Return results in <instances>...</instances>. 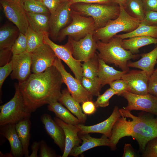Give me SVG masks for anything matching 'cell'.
Here are the masks:
<instances>
[{
    "label": "cell",
    "mask_w": 157,
    "mask_h": 157,
    "mask_svg": "<svg viewBox=\"0 0 157 157\" xmlns=\"http://www.w3.org/2000/svg\"><path fill=\"white\" fill-rule=\"evenodd\" d=\"M63 83L60 72L53 66L42 73L31 74L18 86L26 108L32 113L44 105L58 101Z\"/></svg>",
    "instance_id": "cell-1"
},
{
    "label": "cell",
    "mask_w": 157,
    "mask_h": 157,
    "mask_svg": "<svg viewBox=\"0 0 157 157\" xmlns=\"http://www.w3.org/2000/svg\"><path fill=\"white\" fill-rule=\"evenodd\" d=\"M119 110L121 116L113 127L109 147L115 150L121 139L131 136L137 141L142 152L148 142L157 137V118L141 114L135 116L123 108Z\"/></svg>",
    "instance_id": "cell-2"
},
{
    "label": "cell",
    "mask_w": 157,
    "mask_h": 157,
    "mask_svg": "<svg viewBox=\"0 0 157 157\" xmlns=\"http://www.w3.org/2000/svg\"><path fill=\"white\" fill-rule=\"evenodd\" d=\"M122 39L115 36L107 42L100 40L97 41V54L100 59L106 64H113L122 71L128 72L129 60L136 59L139 55L133 54L122 47Z\"/></svg>",
    "instance_id": "cell-3"
},
{
    "label": "cell",
    "mask_w": 157,
    "mask_h": 157,
    "mask_svg": "<svg viewBox=\"0 0 157 157\" xmlns=\"http://www.w3.org/2000/svg\"><path fill=\"white\" fill-rule=\"evenodd\" d=\"M71 7L72 10L82 15L92 17L94 22L95 30L117 18L120 12V6L117 3H77L72 5Z\"/></svg>",
    "instance_id": "cell-4"
},
{
    "label": "cell",
    "mask_w": 157,
    "mask_h": 157,
    "mask_svg": "<svg viewBox=\"0 0 157 157\" xmlns=\"http://www.w3.org/2000/svg\"><path fill=\"white\" fill-rule=\"evenodd\" d=\"M119 6L120 13L117 18L110 21L104 27L94 31L93 36L96 41L107 42L117 33L131 32L139 26L140 21L130 16L123 6Z\"/></svg>",
    "instance_id": "cell-5"
},
{
    "label": "cell",
    "mask_w": 157,
    "mask_h": 157,
    "mask_svg": "<svg viewBox=\"0 0 157 157\" xmlns=\"http://www.w3.org/2000/svg\"><path fill=\"white\" fill-rule=\"evenodd\" d=\"M15 92L13 98L0 106V125L15 124L24 119L30 118L31 113L26 108L18 84L15 85Z\"/></svg>",
    "instance_id": "cell-6"
},
{
    "label": "cell",
    "mask_w": 157,
    "mask_h": 157,
    "mask_svg": "<svg viewBox=\"0 0 157 157\" xmlns=\"http://www.w3.org/2000/svg\"><path fill=\"white\" fill-rule=\"evenodd\" d=\"M71 22L59 32L56 41L61 42L66 36L78 41L95 31L94 22L91 17L82 15L72 10Z\"/></svg>",
    "instance_id": "cell-7"
},
{
    "label": "cell",
    "mask_w": 157,
    "mask_h": 157,
    "mask_svg": "<svg viewBox=\"0 0 157 157\" xmlns=\"http://www.w3.org/2000/svg\"><path fill=\"white\" fill-rule=\"evenodd\" d=\"M97 41L93 34H89L78 41L68 37L66 44L70 49L74 58L80 62L86 61L96 53Z\"/></svg>",
    "instance_id": "cell-8"
},
{
    "label": "cell",
    "mask_w": 157,
    "mask_h": 157,
    "mask_svg": "<svg viewBox=\"0 0 157 157\" xmlns=\"http://www.w3.org/2000/svg\"><path fill=\"white\" fill-rule=\"evenodd\" d=\"M54 66L60 72L63 83L75 100L80 103L92 100L93 95L84 88L80 81L66 70L61 60L57 57Z\"/></svg>",
    "instance_id": "cell-9"
},
{
    "label": "cell",
    "mask_w": 157,
    "mask_h": 157,
    "mask_svg": "<svg viewBox=\"0 0 157 157\" xmlns=\"http://www.w3.org/2000/svg\"><path fill=\"white\" fill-rule=\"evenodd\" d=\"M6 16L24 34L29 26L21 0H0Z\"/></svg>",
    "instance_id": "cell-10"
},
{
    "label": "cell",
    "mask_w": 157,
    "mask_h": 157,
    "mask_svg": "<svg viewBox=\"0 0 157 157\" xmlns=\"http://www.w3.org/2000/svg\"><path fill=\"white\" fill-rule=\"evenodd\" d=\"M44 42L51 47L58 58L67 65L75 78L81 83L83 77L82 64L74 58L67 45L66 44L59 45L55 43L49 38V33L44 34Z\"/></svg>",
    "instance_id": "cell-11"
},
{
    "label": "cell",
    "mask_w": 157,
    "mask_h": 157,
    "mask_svg": "<svg viewBox=\"0 0 157 157\" xmlns=\"http://www.w3.org/2000/svg\"><path fill=\"white\" fill-rule=\"evenodd\" d=\"M127 101L128 104L123 108L131 111L140 110L157 115V97L149 93L143 95L126 92L120 95Z\"/></svg>",
    "instance_id": "cell-12"
},
{
    "label": "cell",
    "mask_w": 157,
    "mask_h": 157,
    "mask_svg": "<svg viewBox=\"0 0 157 157\" xmlns=\"http://www.w3.org/2000/svg\"><path fill=\"white\" fill-rule=\"evenodd\" d=\"M31 71L33 74H39L54 66L57 57L53 50L45 43L31 53Z\"/></svg>",
    "instance_id": "cell-13"
},
{
    "label": "cell",
    "mask_w": 157,
    "mask_h": 157,
    "mask_svg": "<svg viewBox=\"0 0 157 157\" xmlns=\"http://www.w3.org/2000/svg\"><path fill=\"white\" fill-rule=\"evenodd\" d=\"M71 6L68 1L61 2L56 11L50 15L49 34L54 40L56 41L60 31L72 20Z\"/></svg>",
    "instance_id": "cell-14"
},
{
    "label": "cell",
    "mask_w": 157,
    "mask_h": 157,
    "mask_svg": "<svg viewBox=\"0 0 157 157\" xmlns=\"http://www.w3.org/2000/svg\"><path fill=\"white\" fill-rule=\"evenodd\" d=\"M11 60L12 63L11 78L17 79L19 83L26 81L31 74V53L26 51L20 54L12 55Z\"/></svg>",
    "instance_id": "cell-15"
},
{
    "label": "cell",
    "mask_w": 157,
    "mask_h": 157,
    "mask_svg": "<svg viewBox=\"0 0 157 157\" xmlns=\"http://www.w3.org/2000/svg\"><path fill=\"white\" fill-rule=\"evenodd\" d=\"M149 76L144 71L131 70L125 73L121 79L125 81L130 89L129 92L139 95L149 93L148 84Z\"/></svg>",
    "instance_id": "cell-16"
},
{
    "label": "cell",
    "mask_w": 157,
    "mask_h": 157,
    "mask_svg": "<svg viewBox=\"0 0 157 157\" xmlns=\"http://www.w3.org/2000/svg\"><path fill=\"white\" fill-rule=\"evenodd\" d=\"M121 116L119 108L116 106L110 116L103 122L91 126H85L82 124L76 125L80 129L79 133H98L102 134L109 138L114 125Z\"/></svg>",
    "instance_id": "cell-17"
},
{
    "label": "cell",
    "mask_w": 157,
    "mask_h": 157,
    "mask_svg": "<svg viewBox=\"0 0 157 157\" xmlns=\"http://www.w3.org/2000/svg\"><path fill=\"white\" fill-rule=\"evenodd\" d=\"M56 123L63 129L65 135V144L62 157H67L74 147L79 145L81 140L78 136L80 129L76 125L65 123L57 117L54 118Z\"/></svg>",
    "instance_id": "cell-18"
},
{
    "label": "cell",
    "mask_w": 157,
    "mask_h": 157,
    "mask_svg": "<svg viewBox=\"0 0 157 157\" xmlns=\"http://www.w3.org/2000/svg\"><path fill=\"white\" fill-rule=\"evenodd\" d=\"M79 136L82 140L81 145L74 147L71 151L69 156H78L83 152L93 148L101 146L110 147L109 138L104 135L100 138L91 136L89 133H78Z\"/></svg>",
    "instance_id": "cell-19"
},
{
    "label": "cell",
    "mask_w": 157,
    "mask_h": 157,
    "mask_svg": "<svg viewBox=\"0 0 157 157\" xmlns=\"http://www.w3.org/2000/svg\"><path fill=\"white\" fill-rule=\"evenodd\" d=\"M40 119L47 134L63 152L65 140V134L62 128L48 114H43L41 117Z\"/></svg>",
    "instance_id": "cell-20"
},
{
    "label": "cell",
    "mask_w": 157,
    "mask_h": 157,
    "mask_svg": "<svg viewBox=\"0 0 157 157\" xmlns=\"http://www.w3.org/2000/svg\"><path fill=\"white\" fill-rule=\"evenodd\" d=\"M0 133L10 143L11 148L10 153L12 157H21L24 155L22 146L17 134L15 124H9L0 126Z\"/></svg>",
    "instance_id": "cell-21"
},
{
    "label": "cell",
    "mask_w": 157,
    "mask_h": 157,
    "mask_svg": "<svg viewBox=\"0 0 157 157\" xmlns=\"http://www.w3.org/2000/svg\"><path fill=\"white\" fill-rule=\"evenodd\" d=\"M141 58L139 60L132 62L128 61L129 67L137 68L144 71L150 76L154 70L157 63V46L151 51L141 54Z\"/></svg>",
    "instance_id": "cell-22"
},
{
    "label": "cell",
    "mask_w": 157,
    "mask_h": 157,
    "mask_svg": "<svg viewBox=\"0 0 157 157\" xmlns=\"http://www.w3.org/2000/svg\"><path fill=\"white\" fill-rule=\"evenodd\" d=\"M58 101L74 115L81 124L85 122L87 119L86 115L83 112L80 103L74 99L67 88L62 90Z\"/></svg>",
    "instance_id": "cell-23"
},
{
    "label": "cell",
    "mask_w": 157,
    "mask_h": 157,
    "mask_svg": "<svg viewBox=\"0 0 157 157\" xmlns=\"http://www.w3.org/2000/svg\"><path fill=\"white\" fill-rule=\"evenodd\" d=\"M99 63L98 77L102 87L106 84H109L115 80L121 79L127 72L117 70L99 58Z\"/></svg>",
    "instance_id": "cell-24"
},
{
    "label": "cell",
    "mask_w": 157,
    "mask_h": 157,
    "mask_svg": "<svg viewBox=\"0 0 157 157\" xmlns=\"http://www.w3.org/2000/svg\"><path fill=\"white\" fill-rule=\"evenodd\" d=\"M26 13L29 26L33 31L43 34H49L50 14L32 13L26 11Z\"/></svg>",
    "instance_id": "cell-25"
},
{
    "label": "cell",
    "mask_w": 157,
    "mask_h": 157,
    "mask_svg": "<svg viewBox=\"0 0 157 157\" xmlns=\"http://www.w3.org/2000/svg\"><path fill=\"white\" fill-rule=\"evenodd\" d=\"M156 44L157 38L149 36H138L123 39L122 44L124 48L135 54L139 53V49L141 47Z\"/></svg>",
    "instance_id": "cell-26"
},
{
    "label": "cell",
    "mask_w": 157,
    "mask_h": 157,
    "mask_svg": "<svg viewBox=\"0 0 157 157\" xmlns=\"http://www.w3.org/2000/svg\"><path fill=\"white\" fill-rule=\"evenodd\" d=\"M19 33L16 26L6 24L2 26L0 28V50L11 49Z\"/></svg>",
    "instance_id": "cell-27"
},
{
    "label": "cell",
    "mask_w": 157,
    "mask_h": 157,
    "mask_svg": "<svg viewBox=\"0 0 157 157\" xmlns=\"http://www.w3.org/2000/svg\"><path fill=\"white\" fill-rule=\"evenodd\" d=\"M29 118L22 120L15 124V128L22 143L25 157H29L28 147L30 138L31 122Z\"/></svg>",
    "instance_id": "cell-28"
},
{
    "label": "cell",
    "mask_w": 157,
    "mask_h": 157,
    "mask_svg": "<svg viewBox=\"0 0 157 157\" xmlns=\"http://www.w3.org/2000/svg\"><path fill=\"white\" fill-rule=\"evenodd\" d=\"M47 108L48 110L53 112L56 117L65 123L74 125L81 124L78 118L58 101L48 104Z\"/></svg>",
    "instance_id": "cell-29"
},
{
    "label": "cell",
    "mask_w": 157,
    "mask_h": 157,
    "mask_svg": "<svg viewBox=\"0 0 157 157\" xmlns=\"http://www.w3.org/2000/svg\"><path fill=\"white\" fill-rule=\"evenodd\" d=\"M115 36L122 39L138 36H149L157 38V26L145 25L140 23L139 26L132 31Z\"/></svg>",
    "instance_id": "cell-30"
},
{
    "label": "cell",
    "mask_w": 157,
    "mask_h": 157,
    "mask_svg": "<svg viewBox=\"0 0 157 157\" xmlns=\"http://www.w3.org/2000/svg\"><path fill=\"white\" fill-rule=\"evenodd\" d=\"M124 7L131 16L140 22L144 19L145 11L142 0H126Z\"/></svg>",
    "instance_id": "cell-31"
},
{
    "label": "cell",
    "mask_w": 157,
    "mask_h": 157,
    "mask_svg": "<svg viewBox=\"0 0 157 157\" xmlns=\"http://www.w3.org/2000/svg\"><path fill=\"white\" fill-rule=\"evenodd\" d=\"M83 77L93 78L98 77L99 67V58L97 53L82 64Z\"/></svg>",
    "instance_id": "cell-32"
},
{
    "label": "cell",
    "mask_w": 157,
    "mask_h": 157,
    "mask_svg": "<svg viewBox=\"0 0 157 157\" xmlns=\"http://www.w3.org/2000/svg\"><path fill=\"white\" fill-rule=\"evenodd\" d=\"M27 39V51L31 53L44 42V34L33 31L29 26L25 34Z\"/></svg>",
    "instance_id": "cell-33"
},
{
    "label": "cell",
    "mask_w": 157,
    "mask_h": 157,
    "mask_svg": "<svg viewBox=\"0 0 157 157\" xmlns=\"http://www.w3.org/2000/svg\"><path fill=\"white\" fill-rule=\"evenodd\" d=\"M25 10L27 12L50 14L42 1L36 0H21Z\"/></svg>",
    "instance_id": "cell-34"
},
{
    "label": "cell",
    "mask_w": 157,
    "mask_h": 157,
    "mask_svg": "<svg viewBox=\"0 0 157 157\" xmlns=\"http://www.w3.org/2000/svg\"><path fill=\"white\" fill-rule=\"evenodd\" d=\"M81 83L84 88L93 96H98L102 86L98 77L90 78L83 77Z\"/></svg>",
    "instance_id": "cell-35"
},
{
    "label": "cell",
    "mask_w": 157,
    "mask_h": 157,
    "mask_svg": "<svg viewBox=\"0 0 157 157\" xmlns=\"http://www.w3.org/2000/svg\"><path fill=\"white\" fill-rule=\"evenodd\" d=\"M27 40L25 34L20 32L12 46L11 51L12 55H17L27 51Z\"/></svg>",
    "instance_id": "cell-36"
},
{
    "label": "cell",
    "mask_w": 157,
    "mask_h": 157,
    "mask_svg": "<svg viewBox=\"0 0 157 157\" xmlns=\"http://www.w3.org/2000/svg\"><path fill=\"white\" fill-rule=\"evenodd\" d=\"M117 94V92L110 88L107 89L103 94L98 96L97 100L94 102L96 107L98 108L108 106L110 99Z\"/></svg>",
    "instance_id": "cell-37"
},
{
    "label": "cell",
    "mask_w": 157,
    "mask_h": 157,
    "mask_svg": "<svg viewBox=\"0 0 157 157\" xmlns=\"http://www.w3.org/2000/svg\"><path fill=\"white\" fill-rule=\"evenodd\" d=\"M142 153L143 157H157V137L148 142Z\"/></svg>",
    "instance_id": "cell-38"
},
{
    "label": "cell",
    "mask_w": 157,
    "mask_h": 157,
    "mask_svg": "<svg viewBox=\"0 0 157 157\" xmlns=\"http://www.w3.org/2000/svg\"><path fill=\"white\" fill-rule=\"evenodd\" d=\"M109 85L110 88L117 92V96H120L122 93L126 92H129L130 89L127 84L122 79L115 80Z\"/></svg>",
    "instance_id": "cell-39"
},
{
    "label": "cell",
    "mask_w": 157,
    "mask_h": 157,
    "mask_svg": "<svg viewBox=\"0 0 157 157\" xmlns=\"http://www.w3.org/2000/svg\"><path fill=\"white\" fill-rule=\"evenodd\" d=\"M12 71V63L11 60L6 64L0 67V89L6 78Z\"/></svg>",
    "instance_id": "cell-40"
},
{
    "label": "cell",
    "mask_w": 157,
    "mask_h": 157,
    "mask_svg": "<svg viewBox=\"0 0 157 157\" xmlns=\"http://www.w3.org/2000/svg\"><path fill=\"white\" fill-rule=\"evenodd\" d=\"M140 23L149 26H157V11H146L144 19L140 22Z\"/></svg>",
    "instance_id": "cell-41"
},
{
    "label": "cell",
    "mask_w": 157,
    "mask_h": 157,
    "mask_svg": "<svg viewBox=\"0 0 157 157\" xmlns=\"http://www.w3.org/2000/svg\"><path fill=\"white\" fill-rule=\"evenodd\" d=\"M148 91L149 93L157 97V70H154L149 77Z\"/></svg>",
    "instance_id": "cell-42"
},
{
    "label": "cell",
    "mask_w": 157,
    "mask_h": 157,
    "mask_svg": "<svg viewBox=\"0 0 157 157\" xmlns=\"http://www.w3.org/2000/svg\"><path fill=\"white\" fill-rule=\"evenodd\" d=\"M39 156L40 157H53L56 156V154L47 144L43 140L40 142Z\"/></svg>",
    "instance_id": "cell-43"
},
{
    "label": "cell",
    "mask_w": 157,
    "mask_h": 157,
    "mask_svg": "<svg viewBox=\"0 0 157 157\" xmlns=\"http://www.w3.org/2000/svg\"><path fill=\"white\" fill-rule=\"evenodd\" d=\"M81 108L83 113L86 115L93 114L97 110L94 102L92 100H87L83 102Z\"/></svg>",
    "instance_id": "cell-44"
},
{
    "label": "cell",
    "mask_w": 157,
    "mask_h": 157,
    "mask_svg": "<svg viewBox=\"0 0 157 157\" xmlns=\"http://www.w3.org/2000/svg\"><path fill=\"white\" fill-rule=\"evenodd\" d=\"M68 1L71 5L77 3L106 4L116 3L114 0H69Z\"/></svg>",
    "instance_id": "cell-45"
},
{
    "label": "cell",
    "mask_w": 157,
    "mask_h": 157,
    "mask_svg": "<svg viewBox=\"0 0 157 157\" xmlns=\"http://www.w3.org/2000/svg\"><path fill=\"white\" fill-rule=\"evenodd\" d=\"M42 2L51 14L58 7L61 3V0H42Z\"/></svg>",
    "instance_id": "cell-46"
},
{
    "label": "cell",
    "mask_w": 157,
    "mask_h": 157,
    "mask_svg": "<svg viewBox=\"0 0 157 157\" xmlns=\"http://www.w3.org/2000/svg\"><path fill=\"white\" fill-rule=\"evenodd\" d=\"M11 49L7 48L0 50V65L3 66L9 62L11 55L12 54Z\"/></svg>",
    "instance_id": "cell-47"
},
{
    "label": "cell",
    "mask_w": 157,
    "mask_h": 157,
    "mask_svg": "<svg viewBox=\"0 0 157 157\" xmlns=\"http://www.w3.org/2000/svg\"><path fill=\"white\" fill-rule=\"evenodd\" d=\"M145 11H157V0H142Z\"/></svg>",
    "instance_id": "cell-48"
},
{
    "label": "cell",
    "mask_w": 157,
    "mask_h": 157,
    "mask_svg": "<svg viewBox=\"0 0 157 157\" xmlns=\"http://www.w3.org/2000/svg\"><path fill=\"white\" fill-rule=\"evenodd\" d=\"M136 154L131 144H125L124 147V152L122 157H135Z\"/></svg>",
    "instance_id": "cell-49"
},
{
    "label": "cell",
    "mask_w": 157,
    "mask_h": 157,
    "mask_svg": "<svg viewBox=\"0 0 157 157\" xmlns=\"http://www.w3.org/2000/svg\"><path fill=\"white\" fill-rule=\"evenodd\" d=\"M40 142L35 141L33 142L31 146V148L32 153L29 156V157H37L38 152L40 146Z\"/></svg>",
    "instance_id": "cell-50"
},
{
    "label": "cell",
    "mask_w": 157,
    "mask_h": 157,
    "mask_svg": "<svg viewBox=\"0 0 157 157\" xmlns=\"http://www.w3.org/2000/svg\"><path fill=\"white\" fill-rule=\"evenodd\" d=\"M115 2L119 5L124 7L126 0H114Z\"/></svg>",
    "instance_id": "cell-51"
},
{
    "label": "cell",
    "mask_w": 157,
    "mask_h": 157,
    "mask_svg": "<svg viewBox=\"0 0 157 157\" xmlns=\"http://www.w3.org/2000/svg\"><path fill=\"white\" fill-rule=\"evenodd\" d=\"M69 0H61V2H63L65 1H69Z\"/></svg>",
    "instance_id": "cell-52"
},
{
    "label": "cell",
    "mask_w": 157,
    "mask_h": 157,
    "mask_svg": "<svg viewBox=\"0 0 157 157\" xmlns=\"http://www.w3.org/2000/svg\"><path fill=\"white\" fill-rule=\"evenodd\" d=\"M37 0V1H42V0Z\"/></svg>",
    "instance_id": "cell-53"
},
{
    "label": "cell",
    "mask_w": 157,
    "mask_h": 157,
    "mask_svg": "<svg viewBox=\"0 0 157 157\" xmlns=\"http://www.w3.org/2000/svg\"></svg>",
    "instance_id": "cell-54"
},
{
    "label": "cell",
    "mask_w": 157,
    "mask_h": 157,
    "mask_svg": "<svg viewBox=\"0 0 157 157\" xmlns=\"http://www.w3.org/2000/svg\"><path fill=\"white\" fill-rule=\"evenodd\" d=\"M156 69L157 70V68Z\"/></svg>",
    "instance_id": "cell-55"
}]
</instances>
